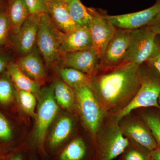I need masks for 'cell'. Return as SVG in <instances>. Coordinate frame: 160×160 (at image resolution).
I'll use <instances>...</instances> for the list:
<instances>
[{
	"label": "cell",
	"instance_id": "cell-1",
	"mask_svg": "<svg viewBox=\"0 0 160 160\" xmlns=\"http://www.w3.org/2000/svg\"><path fill=\"white\" fill-rule=\"evenodd\" d=\"M139 66L132 63L99 70L92 79L90 88L105 111L129 102L141 86Z\"/></svg>",
	"mask_w": 160,
	"mask_h": 160
},
{
	"label": "cell",
	"instance_id": "cell-2",
	"mask_svg": "<svg viewBox=\"0 0 160 160\" xmlns=\"http://www.w3.org/2000/svg\"><path fill=\"white\" fill-rule=\"evenodd\" d=\"M141 84L137 93L127 105L121 109L116 122L129 115L134 109L154 107L160 109V73L146 62L140 65Z\"/></svg>",
	"mask_w": 160,
	"mask_h": 160
},
{
	"label": "cell",
	"instance_id": "cell-3",
	"mask_svg": "<svg viewBox=\"0 0 160 160\" xmlns=\"http://www.w3.org/2000/svg\"><path fill=\"white\" fill-rule=\"evenodd\" d=\"M160 53L156 36L148 26L131 30L124 63L139 66Z\"/></svg>",
	"mask_w": 160,
	"mask_h": 160
},
{
	"label": "cell",
	"instance_id": "cell-4",
	"mask_svg": "<svg viewBox=\"0 0 160 160\" xmlns=\"http://www.w3.org/2000/svg\"><path fill=\"white\" fill-rule=\"evenodd\" d=\"M59 32L48 13L39 15L36 46L48 67L54 66L61 61L62 58Z\"/></svg>",
	"mask_w": 160,
	"mask_h": 160
},
{
	"label": "cell",
	"instance_id": "cell-5",
	"mask_svg": "<svg viewBox=\"0 0 160 160\" xmlns=\"http://www.w3.org/2000/svg\"><path fill=\"white\" fill-rule=\"evenodd\" d=\"M54 83L41 89L37 99V111L33 137L36 143L43 145L46 132L59 110V106L55 99Z\"/></svg>",
	"mask_w": 160,
	"mask_h": 160
},
{
	"label": "cell",
	"instance_id": "cell-6",
	"mask_svg": "<svg viewBox=\"0 0 160 160\" xmlns=\"http://www.w3.org/2000/svg\"><path fill=\"white\" fill-rule=\"evenodd\" d=\"M75 100L82 121L93 135L99 129L105 112L100 106L89 86L73 89Z\"/></svg>",
	"mask_w": 160,
	"mask_h": 160
},
{
	"label": "cell",
	"instance_id": "cell-7",
	"mask_svg": "<svg viewBox=\"0 0 160 160\" xmlns=\"http://www.w3.org/2000/svg\"><path fill=\"white\" fill-rule=\"evenodd\" d=\"M131 32V30L117 29L100 58L99 70L112 69L125 63Z\"/></svg>",
	"mask_w": 160,
	"mask_h": 160
},
{
	"label": "cell",
	"instance_id": "cell-8",
	"mask_svg": "<svg viewBox=\"0 0 160 160\" xmlns=\"http://www.w3.org/2000/svg\"><path fill=\"white\" fill-rule=\"evenodd\" d=\"M160 13V0H155L154 5L147 9L127 13L109 15L102 12L103 17L117 29L132 30L148 26Z\"/></svg>",
	"mask_w": 160,
	"mask_h": 160
},
{
	"label": "cell",
	"instance_id": "cell-9",
	"mask_svg": "<svg viewBox=\"0 0 160 160\" xmlns=\"http://www.w3.org/2000/svg\"><path fill=\"white\" fill-rule=\"evenodd\" d=\"M88 9L91 16L89 30L92 39V48L100 58L117 28L103 17V11L92 7H88Z\"/></svg>",
	"mask_w": 160,
	"mask_h": 160
},
{
	"label": "cell",
	"instance_id": "cell-10",
	"mask_svg": "<svg viewBox=\"0 0 160 160\" xmlns=\"http://www.w3.org/2000/svg\"><path fill=\"white\" fill-rule=\"evenodd\" d=\"M39 26V15H29L16 34L9 38L11 46L21 56L32 51L36 46Z\"/></svg>",
	"mask_w": 160,
	"mask_h": 160
},
{
	"label": "cell",
	"instance_id": "cell-11",
	"mask_svg": "<svg viewBox=\"0 0 160 160\" xmlns=\"http://www.w3.org/2000/svg\"><path fill=\"white\" fill-rule=\"evenodd\" d=\"M61 62L63 67L73 68L92 78L98 71L100 57L97 52L92 47L64 53Z\"/></svg>",
	"mask_w": 160,
	"mask_h": 160
},
{
	"label": "cell",
	"instance_id": "cell-12",
	"mask_svg": "<svg viewBox=\"0 0 160 160\" xmlns=\"http://www.w3.org/2000/svg\"><path fill=\"white\" fill-rule=\"evenodd\" d=\"M129 145L121 128L113 124L100 143V152L102 160H112L120 155Z\"/></svg>",
	"mask_w": 160,
	"mask_h": 160
},
{
	"label": "cell",
	"instance_id": "cell-13",
	"mask_svg": "<svg viewBox=\"0 0 160 160\" xmlns=\"http://www.w3.org/2000/svg\"><path fill=\"white\" fill-rule=\"evenodd\" d=\"M61 50L63 53L80 51L92 47V41L89 29L77 27L68 32H59Z\"/></svg>",
	"mask_w": 160,
	"mask_h": 160
},
{
	"label": "cell",
	"instance_id": "cell-14",
	"mask_svg": "<svg viewBox=\"0 0 160 160\" xmlns=\"http://www.w3.org/2000/svg\"><path fill=\"white\" fill-rule=\"evenodd\" d=\"M40 54L38 49L35 48L28 54L20 57L15 62L25 74L42 86L46 81V72Z\"/></svg>",
	"mask_w": 160,
	"mask_h": 160
},
{
	"label": "cell",
	"instance_id": "cell-15",
	"mask_svg": "<svg viewBox=\"0 0 160 160\" xmlns=\"http://www.w3.org/2000/svg\"><path fill=\"white\" fill-rule=\"evenodd\" d=\"M48 13L57 28L63 32H68L78 26L72 19L65 0H46Z\"/></svg>",
	"mask_w": 160,
	"mask_h": 160
},
{
	"label": "cell",
	"instance_id": "cell-16",
	"mask_svg": "<svg viewBox=\"0 0 160 160\" xmlns=\"http://www.w3.org/2000/svg\"><path fill=\"white\" fill-rule=\"evenodd\" d=\"M121 129L124 135L150 152L159 147L151 130L144 121L130 122Z\"/></svg>",
	"mask_w": 160,
	"mask_h": 160
},
{
	"label": "cell",
	"instance_id": "cell-17",
	"mask_svg": "<svg viewBox=\"0 0 160 160\" xmlns=\"http://www.w3.org/2000/svg\"><path fill=\"white\" fill-rule=\"evenodd\" d=\"M6 12L10 24V35L19 31L30 15L25 0H8Z\"/></svg>",
	"mask_w": 160,
	"mask_h": 160
},
{
	"label": "cell",
	"instance_id": "cell-18",
	"mask_svg": "<svg viewBox=\"0 0 160 160\" xmlns=\"http://www.w3.org/2000/svg\"><path fill=\"white\" fill-rule=\"evenodd\" d=\"M12 82L16 89L32 92L36 97L39 96L41 92V85L27 76L18 66L16 62L12 61L7 67Z\"/></svg>",
	"mask_w": 160,
	"mask_h": 160
},
{
	"label": "cell",
	"instance_id": "cell-19",
	"mask_svg": "<svg viewBox=\"0 0 160 160\" xmlns=\"http://www.w3.org/2000/svg\"><path fill=\"white\" fill-rule=\"evenodd\" d=\"M72 120L67 116L61 117L55 124L49 138L50 147L54 148L61 145L71 134L72 129Z\"/></svg>",
	"mask_w": 160,
	"mask_h": 160
},
{
	"label": "cell",
	"instance_id": "cell-20",
	"mask_svg": "<svg viewBox=\"0 0 160 160\" xmlns=\"http://www.w3.org/2000/svg\"><path fill=\"white\" fill-rule=\"evenodd\" d=\"M60 77L64 82L73 89L84 86L90 87L92 77L73 68L63 67L58 70Z\"/></svg>",
	"mask_w": 160,
	"mask_h": 160
},
{
	"label": "cell",
	"instance_id": "cell-21",
	"mask_svg": "<svg viewBox=\"0 0 160 160\" xmlns=\"http://www.w3.org/2000/svg\"><path fill=\"white\" fill-rule=\"evenodd\" d=\"M67 4L69 15L76 25L89 29L91 16L88 7L84 6L81 0H69Z\"/></svg>",
	"mask_w": 160,
	"mask_h": 160
},
{
	"label": "cell",
	"instance_id": "cell-22",
	"mask_svg": "<svg viewBox=\"0 0 160 160\" xmlns=\"http://www.w3.org/2000/svg\"><path fill=\"white\" fill-rule=\"evenodd\" d=\"M55 99L58 106L64 109H71L74 105V90L62 80H58L54 83Z\"/></svg>",
	"mask_w": 160,
	"mask_h": 160
},
{
	"label": "cell",
	"instance_id": "cell-23",
	"mask_svg": "<svg viewBox=\"0 0 160 160\" xmlns=\"http://www.w3.org/2000/svg\"><path fill=\"white\" fill-rule=\"evenodd\" d=\"M86 146L80 138L75 139L62 152L60 160H81L86 154Z\"/></svg>",
	"mask_w": 160,
	"mask_h": 160
},
{
	"label": "cell",
	"instance_id": "cell-24",
	"mask_svg": "<svg viewBox=\"0 0 160 160\" xmlns=\"http://www.w3.org/2000/svg\"><path fill=\"white\" fill-rule=\"evenodd\" d=\"M9 72L6 70L0 76V103L9 105L14 99L15 89Z\"/></svg>",
	"mask_w": 160,
	"mask_h": 160
},
{
	"label": "cell",
	"instance_id": "cell-25",
	"mask_svg": "<svg viewBox=\"0 0 160 160\" xmlns=\"http://www.w3.org/2000/svg\"><path fill=\"white\" fill-rule=\"evenodd\" d=\"M17 93L21 108L26 114L35 118V112L37 104V98L30 92L17 89Z\"/></svg>",
	"mask_w": 160,
	"mask_h": 160
},
{
	"label": "cell",
	"instance_id": "cell-26",
	"mask_svg": "<svg viewBox=\"0 0 160 160\" xmlns=\"http://www.w3.org/2000/svg\"><path fill=\"white\" fill-rule=\"evenodd\" d=\"M143 121L146 123L152 132L155 139L160 148V110H151L144 112L142 116Z\"/></svg>",
	"mask_w": 160,
	"mask_h": 160
},
{
	"label": "cell",
	"instance_id": "cell-27",
	"mask_svg": "<svg viewBox=\"0 0 160 160\" xmlns=\"http://www.w3.org/2000/svg\"><path fill=\"white\" fill-rule=\"evenodd\" d=\"M10 35V24L6 12H0V46L9 43Z\"/></svg>",
	"mask_w": 160,
	"mask_h": 160
},
{
	"label": "cell",
	"instance_id": "cell-28",
	"mask_svg": "<svg viewBox=\"0 0 160 160\" xmlns=\"http://www.w3.org/2000/svg\"><path fill=\"white\" fill-rule=\"evenodd\" d=\"M30 15L48 13L46 0H25Z\"/></svg>",
	"mask_w": 160,
	"mask_h": 160
},
{
	"label": "cell",
	"instance_id": "cell-29",
	"mask_svg": "<svg viewBox=\"0 0 160 160\" xmlns=\"http://www.w3.org/2000/svg\"><path fill=\"white\" fill-rule=\"evenodd\" d=\"M12 137L11 126L8 120L0 112V139L9 141Z\"/></svg>",
	"mask_w": 160,
	"mask_h": 160
},
{
	"label": "cell",
	"instance_id": "cell-30",
	"mask_svg": "<svg viewBox=\"0 0 160 160\" xmlns=\"http://www.w3.org/2000/svg\"><path fill=\"white\" fill-rule=\"evenodd\" d=\"M4 46H0V74L7 69V66L12 60L10 52L2 48Z\"/></svg>",
	"mask_w": 160,
	"mask_h": 160
},
{
	"label": "cell",
	"instance_id": "cell-31",
	"mask_svg": "<svg viewBox=\"0 0 160 160\" xmlns=\"http://www.w3.org/2000/svg\"><path fill=\"white\" fill-rule=\"evenodd\" d=\"M147 26L156 36L160 47V13Z\"/></svg>",
	"mask_w": 160,
	"mask_h": 160
},
{
	"label": "cell",
	"instance_id": "cell-32",
	"mask_svg": "<svg viewBox=\"0 0 160 160\" xmlns=\"http://www.w3.org/2000/svg\"><path fill=\"white\" fill-rule=\"evenodd\" d=\"M149 156L138 150H131L126 154L125 160H149Z\"/></svg>",
	"mask_w": 160,
	"mask_h": 160
},
{
	"label": "cell",
	"instance_id": "cell-33",
	"mask_svg": "<svg viewBox=\"0 0 160 160\" xmlns=\"http://www.w3.org/2000/svg\"><path fill=\"white\" fill-rule=\"evenodd\" d=\"M146 62L153 67L160 73V53Z\"/></svg>",
	"mask_w": 160,
	"mask_h": 160
},
{
	"label": "cell",
	"instance_id": "cell-34",
	"mask_svg": "<svg viewBox=\"0 0 160 160\" xmlns=\"http://www.w3.org/2000/svg\"><path fill=\"white\" fill-rule=\"evenodd\" d=\"M149 159L150 160H160V148L150 151L149 152Z\"/></svg>",
	"mask_w": 160,
	"mask_h": 160
},
{
	"label": "cell",
	"instance_id": "cell-35",
	"mask_svg": "<svg viewBox=\"0 0 160 160\" xmlns=\"http://www.w3.org/2000/svg\"><path fill=\"white\" fill-rule=\"evenodd\" d=\"M7 1L6 0H0V12H6Z\"/></svg>",
	"mask_w": 160,
	"mask_h": 160
},
{
	"label": "cell",
	"instance_id": "cell-36",
	"mask_svg": "<svg viewBox=\"0 0 160 160\" xmlns=\"http://www.w3.org/2000/svg\"><path fill=\"white\" fill-rule=\"evenodd\" d=\"M9 160H23V159L21 155L18 154L12 157Z\"/></svg>",
	"mask_w": 160,
	"mask_h": 160
},
{
	"label": "cell",
	"instance_id": "cell-37",
	"mask_svg": "<svg viewBox=\"0 0 160 160\" xmlns=\"http://www.w3.org/2000/svg\"><path fill=\"white\" fill-rule=\"evenodd\" d=\"M158 102L159 105L160 107V95L159 97L158 98Z\"/></svg>",
	"mask_w": 160,
	"mask_h": 160
},
{
	"label": "cell",
	"instance_id": "cell-38",
	"mask_svg": "<svg viewBox=\"0 0 160 160\" xmlns=\"http://www.w3.org/2000/svg\"><path fill=\"white\" fill-rule=\"evenodd\" d=\"M65 1H66V3H67V2H68V1H69V0H65Z\"/></svg>",
	"mask_w": 160,
	"mask_h": 160
},
{
	"label": "cell",
	"instance_id": "cell-39",
	"mask_svg": "<svg viewBox=\"0 0 160 160\" xmlns=\"http://www.w3.org/2000/svg\"><path fill=\"white\" fill-rule=\"evenodd\" d=\"M6 1H8V0H6Z\"/></svg>",
	"mask_w": 160,
	"mask_h": 160
}]
</instances>
